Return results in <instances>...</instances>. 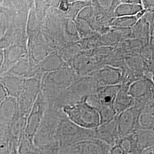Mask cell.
Wrapping results in <instances>:
<instances>
[{
  "label": "cell",
  "instance_id": "obj_6",
  "mask_svg": "<svg viewBox=\"0 0 154 154\" xmlns=\"http://www.w3.org/2000/svg\"><path fill=\"white\" fill-rule=\"evenodd\" d=\"M38 147L39 154H58L61 150L59 144L56 140L44 145L38 146Z\"/></svg>",
  "mask_w": 154,
  "mask_h": 154
},
{
  "label": "cell",
  "instance_id": "obj_1",
  "mask_svg": "<svg viewBox=\"0 0 154 154\" xmlns=\"http://www.w3.org/2000/svg\"><path fill=\"white\" fill-rule=\"evenodd\" d=\"M63 111L70 121L83 128L95 130L100 125L98 110L89 104L86 98L65 106Z\"/></svg>",
  "mask_w": 154,
  "mask_h": 154
},
{
  "label": "cell",
  "instance_id": "obj_9",
  "mask_svg": "<svg viewBox=\"0 0 154 154\" xmlns=\"http://www.w3.org/2000/svg\"><path fill=\"white\" fill-rule=\"evenodd\" d=\"M58 154H63V152H62V151H60V152H59V153H58Z\"/></svg>",
  "mask_w": 154,
  "mask_h": 154
},
{
  "label": "cell",
  "instance_id": "obj_7",
  "mask_svg": "<svg viewBox=\"0 0 154 154\" xmlns=\"http://www.w3.org/2000/svg\"><path fill=\"white\" fill-rule=\"evenodd\" d=\"M109 154H127L118 143L110 147Z\"/></svg>",
  "mask_w": 154,
  "mask_h": 154
},
{
  "label": "cell",
  "instance_id": "obj_5",
  "mask_svg": "<svg viewBox=\"0 0 154 154\" xmlns=\"http://www.w3.org/2000/svg\"><path fill=\"white\" fill-rule=\"evenodd\" d=\"M136 133L137 146L139 154L143 149L154 146V131L148 130H138Z\"/></svg>",
  "mask_w": 154,
  "mask_h": 154
},
{
  "label": "cell",
  "instance_id": "obj_3",
  "mask_svg": "<svg viewBox=\"0 0 154 154\" xmlns=\"http://www.w3.org/2000/svg\"><path fill=\"white\" fill-rule=\"evenodd\" d=\"M110 147L97 139H90L60 150L63 154H109Z\"/></svg>",
  "mask_w": 154,
  "mask_h": 154
},
{
  "label": "cell",
  "instance_id": "obj_8",
  "mask_svg": "<svg viewBox=\"0 0 154 154\" xmlns=\"http://www.w3.org/2000/svg\"><path fill=\"white\" fill-rule=\"evenodd\" d=\"M154 146L143 149L140 154H154Z\"/></svg>",
  "mask_w": 154,
  "mask_h": 154
},
{
  "label": "cell",
  "instance_id": "obj_4",
  "mask_svg": "<svg viewBox=\"0 0 154 154\" xmlns=\"http://www.w3.org/2000/svg\"><path fill=\"white\" fill-rule=\"evenodd\" d=\"M139 110L128 109L125 111L117 122V131L119 138L137 131L139 128Z\"/></svg>",
  "mask_w": 154,
  "mask_h": 154
},
{
  "label": "cell",
  "instance_id": "obj_2",
  "mask_svg": "<svg viewBox=\"0 0 154 154\" xmlns=\"http://www.w3.org/2000/svg\"><path fill=\"white\" fill-rule=\"evenodd\" d=\"M95 131L83 128L70 121L68 118L61 120L55 133V140L61 150L85 140L94 139Z\"/></svg>",
  "mask_w": 154,
  "mask_h": 154
}]
</instances>
